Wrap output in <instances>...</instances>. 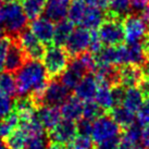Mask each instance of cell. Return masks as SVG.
Returning <instances> with one entry per match:
<instances>
[{
	"instance_id": "6da1fadb",
	"label": "cell",
	"mask_w": 149,
	"mask_h": 149,
	"mask_svg": "<svg viewBox=\"0 0 149 149\" xmlns=\"http://www.w3.org/2000/svg\"><path fill=\"white\" fill-rule=\"evenodd\" d=\"M15 81L17 95L20 97L29 96L34 101H36L48 84V73L44 63L39 60L31 59L25 61L24 64L17 71Z\"/></svg>"
},
{
	"instance_id": "7a4b0ae2",
	"label": "cell",
	"mask_w": 149,
	"mask_h": 149,
	"mask_svg": "<svg viewBox=\"0 0 149 149\" xmlns=\"http://www.w3.org/2000/svg\"><path fill=\"white\" fill-rule=\"evenodd\" d=\"M2 26L10 35H19L25 29L29 17H26L21 3L8 2L2 7Z\"/></svg>"
},
{
	"instance_id": "3957f363",
	"label": "cell",
	"mask_w": 149,
	"mask_h": 149,
	"mask_svg": "<svg viewBox=\"0 0 149 149\" xmlns=\"http://www.w3.org/2000/svg\"><path fill=\"white\" fill-rule=\"evenodd\" d=\"M42 63L45 65L47 73L51 77H57L63 73V71L69 65V54L62 47L57 45L49 46L45 50L42 57Z\"/></svg>"
},
{
	"instance_id": "277c9868",
	"label": "cell",
	"mask_w": 149,
	"mask_h": 149,
	"mask_svg": "<svg viewBox=\"0 0 149 149\" xmlns=\"http://www.w3.org/2000/svg\"><path fill=\"white\" fill-rule=\"evenodd\" d=\"M121 135V126L113 120L111 116L101 114L93 121L91 139L95 144L107 141L109 138Z\"/></svg>"
},
{
	"instance_id": "5b68a950",
	"label": "cell",
	"mask_w": 149,
	"mask_h": 149,
	"mask_svg": "<svg viewBox=\"0 0 149 149\" xmlns=\"http://www.w3.org/2000/svg\"><path fill=\"white\" fill-rule=\"evenodd\" d=\"M70 97V89L58 79H52L47 84L45 91L35 102L37 107L40 106H56L59 107Z\"/></svg>"
},
{
	"instance_id": "8992f818",
	"label": "cell",
	"mask_w": 149,
	"mask_h": 149,
	"mask_svg": "<svg viewBox=\"0 0 149 149\" xmlns=\"http://www.w3.org/2000/svg\"><path fill=\"white\" fill-rule=\"evenodd\" d=\"M146 54L141 44H126L116 46L118 65H136L145 63Z\"/></svg>"
},
{
	"instance_id": "52a82bcc",
	"label": "cell",
	"mask_w": 149,
	"mask_h": 149,
	"mask_svg": "<svg viewBox=\"0 0 149 149\" xmlns=\"http://www.w3.org/2000/svg\"><path fill=\"white\" fill-rule=\"evenodd\" d=\"M97 34L104 46H118L124 40L123 25L116 17L107 21L104 20Z\"/></svg>"
},
{
	"instance_id": "ba28073f",
	"label": "cell",
	"mask_w": 149,
	"mask_h": 149,
	"mask_svg": "<svg viewBox=\"0 0 149 149\" xmlns=\"http://www.w3.org/2000/svg\"><path fill=\"white\" fill-rule=\"evenodd\" d=\"M122 25L126 44H139L147 36L148 26L141 17L127 15Z\"/></svg>"
},
{
	"instance_id": "9c48e42d",
	"label": "cell",
	"mask_w": 149,
	"mask_h": 149,
	"mask_svg": "<svg viewBox=\"0 0 149 149\" xmlns=\"http://www.w3.org/2000/svg\"><path fill=\"white\" fill-rule=\"evenodd\" d=\"M91 34H93L91 31L82 27V26L73 29L69 40L65 44L68 54L77 57L79 54L86 52L87 50L89 49Z\"/></svg>"
},
{
	"instance_id": "30bf717a",
	"label": "cell",
	"mask_w": 149,
	"mask_h": 149,
	"mask_svg": "<svg viewBox=\"0 0 149 149\" xmlns=\"http://www.w3.org/2000/svg\"><path fill=\"white\" fill-rule=\"evenodd\" d=\"M19 45L25 52V54L31 59L39 60L42 59L45 54L44 42L38 39L31 29H24L19 34Z\"/></svg>"
},
{
	"instance_id": "8fae6325",
	"label": "cell",
	"mask_w": 149,
	"mask_h": 149,
	"mask_svg": "<svg viewBox=\"0 0 149 149\" xmlns=\"http://www.w3.org/2000/svg\"><path fill=\"white\" fill-rule=\"evenodd\" d=\"M87 72H89V71L87 70L86 65L84 64L81 57L77 56L74 60H72L69 63L66 69L63 71L60 81L71 91L76 87V85L79 83V81L87 74Z\"/></svg>"
},
{
	"instance_id": "7c38bea8",
	"label": "cell",
	"mask_w": 149,
	"mask_h": 149,
	"mask_svg": "<svg viewBox=\"0 0 149 149\" xmlns=\"http://www.w3.org/2000/svg\"><path fill=\"white\" fill-rule=\"evenodd\" d=\"M77 135V125L74 121L63 119L49 133V138L52 143L65 146Z\"/></svg>"
},
{
	"instance_id": "4fadbf2b",
	"label": "cell",
	"mask_w": 149,
	"mask_h": 149,
	"mask_svg": "<svg viewBox=\"0 0 149 149\" xmlns=\"http://www.w3.org/2000/svg\"><path fill=\"white\" fill-rule=\"evenodd\" d=\"M31 31L44 44H49L54 39V24L46 17H38L32 20Z\"/></svg>"
},
{
	"instance_id": "5bb4252c",
	"label": "cell",
	"mask_w": 149,
	"mask_h": 149,
	"mask_svg": "<svg viewBox=\"0 0 149 149\" xmlns=\"http://www.w3.org/2000/svg\"><path fill=\"white\" fill-rule=\"evenodd\" d=\"M98 85L99 84L95 74H86L74 88L75 96L82 101L94 100Z\"/></svg>"
},
{
	"instance_id": "9a60e30c",
	"label": "cell",
	"mask_w": 149,
	"mask_h": 149,
	"mask_svg": "<svg viewBox=\"0 0 149 149\" xmlns=\"http://www.w3.org/2000/svg\"><path fill=\"white\" fill-rule=\"evenodd\" d=\"M71 7V0H46L45 17L52 22L65 20Z\"/></svg>"
},
{
	"instance_id": "2e32d148",
	"label": "cell",
	"mask_w": 149,
	"mask_h": 149,
	"mask_svg": "<svg viewBox=\"0 0 149 149\" xmlns=\"http://www.w3.org/2000/svg\"><path fill=\"white\" fill-rule=\"evenodd\" d=\"M143 79V70L136 65H123L118 72V84L125 88L138 86Z\"/></svg>"
},
{
	"instance_id": "e0dca14e",
	"label": "cell",
	"mask_w": 149,
	"mask_h": 149,
	"mask_svg": "<svg viewBox=\"0 0 149 149\" xmlns=\"http://www.w3.org/2000/svg\"><path fill=\"white\" fill-rule=\"evenodd\" d=\"M36 114L42 127L49 132L58 124L62 118L61 110L56 106H40L36 110Z\"/></svg>"
},
{
	"instance_id": "ac0fdd59",
	"label": "cell",
	"mask_w": 149,
	"mask_h": 149,
	"mask_svg": "<svg viewBox=\"0 0 149 149\" xmlns=\"http://www.w3.org/2000/svg\"><path fill=\"white\" fill-rule=\"evenodd\" d=\"M83 104L84 101L75 97H69L61 104V116L63 119L77 122L83 118Z\"/></svg>"
},
{
	"instance_id": "d6986e66",
	"label": "cell",
	"mask_w": 149,
	"mask_h": 149,
	"mask_svg": "<svg viewBox=\"0 0 149 149\" xmlns=\"http://www.w3.org/2000/svg\"><path fill=\"white\" fill-rule=\"evenodd\" d=\"M26 58V54L21 48V46L17 42H11V46L9 48L7 59H6V64H4V70L8 72H17L21 68Z\"/></svg>"
},
{
	"instance_id": "ffe728a7",
	"label": "cell",
	"mask_w": 149,
	"mask_h": 149,
	"mask_svg": "<svg viewBox=\"0 0 149 149\" xmlns=\"http://www.w3.org/2000/svg\"><path fill=\"white\" fill-rule=\"evenodd\" d=\"M98 84H99L98 89H97L94 100L102 110H111L112 108L116 106L113 91H112L113 85H110L104 82H99V81H98Z\"/></svg>"
},
{
	"instance_id": "44dd1931",
	"label": "cell",
	"mask_w": 149,
	"mask_h": 149,
	"mask_svg": "<svg viewBox=\"0 0 149 149\" xmlns=\"http://www.w3.org/2000/svg\"><path fill=\"white\" fill-rule=\"evenodd\" d=\"M104 10L87 4L79 26L85 27V29H89V31H95V29H99L100 25L104 23Z\"/></svg>"
},
{
	"instance_id": "7402d4cb",
	"label": "cell",
	"mask_w": 149,
	"mask_h": 149,
	"mask_svg": "<svg viewBox=\"0 0 149 149\" xmlns=\"http://www.w3.org/2000/svg\"><path fill=\"white\" fill-rule=\"evenodd\" d=\"M144 99H145V96L143 95V93L139 88L128 87L125 89L124 97L122 99L121 104L136 114L137 110L141 108V104L144 102Z\"/></svg>"
},
{
	"instance_id": "603a6c76",
	"label": "cell",
	"mask_w": 149,
	"mask_h": 149,
	"mask_svg": "<svg viewBox=\"0 0 149 149\" xmlns=\"http://www.w3.org/2000/svg\"><path fill=\"white\" fill-rule=\"evenodd\" d=\"M29 137L31 135L27 131L19 125L8 136L4 137V143L7 144L9 149H25Z\"/></svg>"
},
{
	"instance_id": "cb8c5ba5",
	"label": "cell",
	"mask_w": 149,
	"mask_h": 149,
	"mask_svg": "<svg viewBox=\"0 0 149 149\" xmlns=\"http://www.w3.org/2000/svg\"><path fill=\"white\" fill-rule=\"evenodd\" d=\"M73 25L74 24L69 20H62V21L57 22V24L54 25V39H52L54 45L60 46V47L65 46L74 29Z\"/></svg>"
},
{
	"instance_id": "d4e9b609",
	"label": "cell",
	"mask_w": 149,
	"mask_h": 149,
	"mask_svg": "<svg viewBox=\"0 0 149 149\" xmlns=\"http://www.w3.org/2000/svg\"><path fill=\"white\" fill-rule=\"evenodd\" d=\"M110 116L113 118V120L116 121L118 124L122 127H128L130 125H132L136 121V114L132 112L131 110L126 109L122 104H118L116 107L111 109Z\"/></svg>"
},
{
	"instance_id": "484cf974",
	"label": "cell",
	"mask_w": 149,
	"mask_h": 149,
	"mask_svg": "<svg viewBox=\"0 0 149 149\" xmlns=\"http://www.w3.org/2000/svg\"><path fill=\"white\" fill-rule=\"evenodd\" d=\"M0 94L14 97L17 94V81L11 72H0Z\"/></svg>"
},
{
	"instance_id": "4316f807",
	"label": "cell",
	"mask_w": 149,
	"mask_h": 149,
	"mask_svg": "<svg viewBox=\"0 0 149 149\" xmlns=\"http://www.w3.org/2000/svg\"><path fill=\"white\" fill-rule=\"evenodd\" d=\"M21 6L26 17L29 20H34L40 17L45 10L46 0H21Z\"/></svg>"
},
{
	"instance_id": "83f0119b",
	"label": "cell",
	"mask_w": 149,
	"mask_h": 149,
	"mask_svg": "<svg viewBox=\"0 0 149 149\" xmlns=\"http://www.w3.org/2000/svg\"><path fill=\"white\" fill-rule=\"evenodd\" d=\"M20 124V116L13 110L7 118L0 121V138L7 137Z\"/></svg>"
},
{
	"instance_id": "f1b7e54d",
	"label": "cell",
	"mask_w": 149,
	"mask_h": 149,
	"mask_svg": "<svg viewBox=\"0 0 149 149\" xmlns=\"http://www.w3.org/2000/svg\"><path fill=\"white\" fill-rule=\"evenodd\" d=\"M108 8L110 10L112 17L119 19V17H124L125 15H127L132 6L130 0H110Z\"/></svg>"
},
{
	"instance_id": "f546056e",
	"label": "cell",
	"mask_w": 149,
	"mask_h": 149,
	"mask_svg": "<svg viewBox=\"0 0 149 149\" xmlns=\"http://www.w3.org/2000/svg\"><path fill=\"white\" fill-rule=\"evenodd\" d=\"M86 7L87 3L84 0H77V1H74L73 3H71L69 13H68V20L72 22L74 25H79Z\"/></svg>"
},
{
	"instance_id": "4dcf8cb0",
	"label": "cell",
	"mask_w": 149,
	"mask_h": 149,
	"mask_svg": "<svg viewBox=\"0 0 149 149\" xmlns=\"http://www.w3.org/2000/svg\"><path fill=\"white\" fill-rule=\"evenodd\" d=\"M51 141L48 134H46L45 132L38 133L29 137L25 149H47Z\"/></svg>"
},
{
	"instance_id": "1f68e13d",
	"label": "cell",
	"mask_w": 149,
	"mask_h": 149,
	"mask_svg": "<svg viewBox=\"0 0 149 149\" xmlns=\"http://www.w3.org/2000/svg\"><path fill=\"white\" fill-rule=\"evenodd\" d=\"M93 139L91 136L77 134L76 136L65 145L66 149H91L93 147Z\"/></svg>"
},
{
	"instance_id": "d6a6232c",
	"label": "cell",
	"mask_w": 149,
	"mask_h": 149,
	"mask_svg": "<svg viewBox=\"0 0 149 149\" xmlns=\"http://www.w3.org/2000/svg\"><path fill=\"white\" fill-rule=\"evenodd\" d=\"M102 114V109L97 104L95 100L84 101L83 104V118L87 120L94 121Z\"/></svg>"
},
{
	"instance_id": "836d02e7",
	"label": "cell",
	"mask_w": 149,
	"mask_h": 149,
	"mask_svg": "<svg viewBox=\"0 0 149 149\" xmlns=\"http://www.w3.org/2000/svg\"><path fill=\"white\" fill-rule=\"evenodd\" d=\"M14 102L13 97L0 94V121L7 118L14 110Z\"/></svg>"
},
{
	"instance_id": "e575fe53",
	"label": "cell",
	"mask_w": 149,
	"mask_h": 149,
	"mask_svg": "<svg viewBox=\"0 0 149 149\" xmlns=\"http://www.w3.org/2000/svg\"><path fill=\"white\" fill-rule=\"evenodd\" d=\"M136 122L141 125L149 124V97L144 99V102L141 104V108L136 112Z\"/></svg>"
},
{
	"instance_id": "d590c367",
	"label": "cell",
	"mask_w": 149,
	"mask_h": 149,
	"mask_svg": "<svg viewBox=\"0 0 149 149\" xmlns=\"http://www.w3.org/2000/svg\"><path fill=\"white\" fill-rule=\"evenodd\" d=\"M11 38L6 37L0 42V72L4 71V64H6V59H7V54H8L9 48L11 46Z\"/></svg>"
},
{
	"instance_id": "8d00e7d4",
	"label": "cell",
	"mask_w": 149,
	"mask_h": 149,
	"mask_svg": "<svg viewBox=\"0 0 149 149\" xmlns=\"http://www.w3.org/2000/svg\"><path fill=\"white\" fill-rule=\"evenodd\" d=\"M77 134H82V135H87L91 136V128H93V121L87 120L82 118L81 120L77 121Z\"/></svg>"
},
{
	"instance_id": "74e56055",
	"label": "cell",
	"mask_w": 149,
	"mask_h": 149,
	"mask_svg": "<svg viewBox=\"0 0 149 149\" xmlns=\"http://www.w3.org/2000/svg\"><path fill=\"white\" fill-rule=\"evenodd\" d=\"M121 135L120 136H116L109 138L107 141H104L97 144V149H118L120 145Z\"/></svg>"
},
{
	"instance_id": "f35d334b",
	"label": "cell",
	"mask_w": 149,
	"mask_h": 149,
	"mask_svg": "<svg viewBox=\"0 0 149 149\" xmlns=\"http://www.w3.org/2000/svg\"><path fill=\"white\" fill-rule=\"evenodd\" d=\"M104 48V44L100 40L99 36L97 33L91 34V45H89V51L93 54H97L100 50Z\"/></svg>"
},
{
	"instance_id": "ab89813d",
	"label": "cell",
	"mask_w": 149,
	"mask_h": 149,
	"mask_svg": "<svg viewBox=\"0 0 149 149\" xmlns=\"http://www.w3.org/2000/svg\"><path fill=\"white\" fill-rule=\"evenodd\" d=\"M118 149H146L141 141H132L121 137L120 145Z\"/></svg>"
},
{
	"instance_id": "60d3db41",
	"label": "cell",
	"mask_w": 149,
	"mask_h": 149,
	"mask_svg": "<svg viewBox=\"0 0 149 149\" xmlns=\"http://www.w3.org/2000/svg\"><path fill=\"white\" fill-rule=\"evenodd\" d=\"M88 6L95 7V8L101 9V10H106L109 7L110 0H84Z\"/></svg>"
},
{
	"instance_id": "b9f144b4",
	"label": "cell",
	"mask_w": 149,
	"mask_h": 149,
	"mask_svg": "<svg viewBox=\"0 0 149 149\" xmlns=\"http://www.w3.org/2000/svg\"><path fill=\"white\" fill-rule=\"evenodd\" d=\"M130 1L132 8L136 11H141L147 6H149V0H130Z\"/></svg>"
},
{
	"instance_id": "7bdbcfd3",
	"label": "cell",
	"mask_w": 149,
	"mask_h": 149,
	"mask_svg": "<svg viewBox=\"0 0 149 149\" xmlns=\"http://www.w3.org/2000/svg\"><path fill=\"white\" fill-rule=\"evenodd\" d=\"M141 144L144 145L146 149H149V124L143 126L141 132Z\"/></svg>"
},
{
	"instance_id": "ee69618b",
	"label": "cell",
	"mask_w": 149,
	"mask_h": 149,
	"mask_svg": "<svg viewBox=\"0 0 149 149\" xmlns=\"http://www.w3.org/2000/svg\"><path fill=\"white\" fill-rule=\"evenodd\" d=\"M138 86H139V89L141 91L143 95L145 96V98L149 97V79H147V77L144 76V79H143V81L139 83Z\"/></svg>"
},
{
	"instance_id": "f6af8a7d",
	"label": "cell",
	"mask_w": 149,
	"mask_h": 149,
	"mask_svg": "<svg viewBox=\"0 0 149 149\" xmlns=\"http://www.w3.org/2000/svg\"><path fill=\"white\" fill-rule=\"evenodd\" d=\"M141 12V17L143 19V21L145 22V24L149 27V6H147L145 9H143Z\"/></svg>"
},
{
	"instance_id": "bcb514c9",
	"label": "cell",
	"mask_w": 149,
	"mask_h": 149,
	"mask_svg": "<svg viewBox=\"0 0 149 149\" xmlns=\"http://www.w3.org/2000/svg\"><path fill=\"white\" fill-rule=\"evenodd\" d=\"M143 49H144V52L146 54V58H149V35H147L145 37V39L143 40Z\"/></svg>"
},
{
	"instance_id": "7dc6e473",
	"label": "cell",
	"mask_w": 149,
	"mask_h": 149,
	"mask_svg": "<svg viewBox=\"0 0 149 149\" xmlns=\"http://www.w3.org/2000/svg\"><path fill=\"white\" fill-rule=\"evenodd\" d=\"M47 149H66L65 146L64 145H61V144H57V143H50L49 147Z\"/></svg>"
},
{
	"instance_id": "c3c4849f",
	"label": "cell",
	"mask_w": 149,
	"mask_h": 149,
	"mask_svg": "<svg viewBox=\"0 0 149 149\" xmlns=\"http://www.w3.org/2000/svg\"><path fill=\"white\" fill-rule=\"evenodd\" d=\"M143 73H144V76L149 79V60L146 61L145 64H144V69H143Z\"/></svg>"
},
{
	"instance_id": "681fc988",
	"label": "cell",
	"mask_w": 149,
	"mask_h": 149,
	"mask_svg": "<svg viewBox=\"0 0 149 149\" xmlns=\"http://www.w3.org/2000/svg\"><path fill=\"white\" fill-rule=\"evenodd\" d=\"M4 37H6V31H4L3 27L0 26V42H1Z\"/></svg>"
},
{
	"instance_id": "f907efd6",
	"label": "cell",
	"mask_w": 149,
	"mask_h": 149,
	"mask_svg": "<svg viewBox=\"0 0 149 149\" xmlns=\"http://www.w3.org/2000/svg\"><path fill=\"white\" fill-rule=\"evenodd\" d=\"M0 149H9V147L3 141H0Z\"/></svg>"
},
{
	"instance_id": "816d5d0a",
	"label": "cell",
	"mask_w": 149,
	"mask_h": 149,
	"mask_svg": "<svg viewBox=\"0 0 149 149\" xmlns=\"http://www.w3.org/2000/svg\"><path fill=\"white\" fill-rule=\"evenodd\" d=\"M2 7H0V25H2Z\"/></svg>"
},
{
	"instance_id": "f5cc1de1",
	"label": "cell",
	"mask_w": 149,
	"mask_h": 149,
	"mask_svg": "<svg viewBox=\"0 0 149 149\" xmlns=\"http://www.w3.org/2000/svg\"><path fill=\"white\" fill-rule=\"evenodd\" d=\"M0 1H1V2H7V3H8V2H12V1H15V0H0Z\"/></svg>"
},
{
	"instance_id": "db71d44e",
	"label": "cell",
	"mask_w": 149,
	"mask_h": 149,
	"mask_svg": "<svg viewBox=\"0 0 149 149\" xmlns=\"http://www.w3.org/2000/svg\"><path fill=\"white\" fill-rule=\"evenodd\" d=\"M0 7H1V1H0Z\"/></svg>"
},
{
	"instance_id": "11a10c76",
	"label": "cell",
	"mask_w": 149,
	"mask_h": 149,
	"mask_svg": "<svg viewBox=\"0 0 149 149\" xmlns=\"http://www.w3.org/2000/svg\"><path fill=\"white\" fill-rule=\"evenodd\" d=\"M74 1H77V0H74Z\"/></svg>"
}]
</instances>
